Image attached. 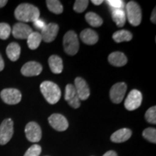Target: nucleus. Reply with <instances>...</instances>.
<instances>
[{"label":"nucleus","instance_id":"f8f14e48","mask_svg":"<svg viewBox=\"0 0 156 156\" xmlns=\"http://www.w3.org/2000/svg\"><path fill=\"white\" fill-rule=\"evenodd\" d=\"M58 30V25L56 23H51L49 24L46 25L41 30L42 40L46 43H50L55 40L57 36Z\"/></svg>","mask_w":156,"mask_h":156},{"label":"nucleus","instance_id":"20e7f679","mask_svg":"<svg viewBox=\"0 0 156 156\" xmlns=\"http://www.w3.org/2000/svg\"><path fill=\"white\" fill-rule=\"evenodd\" d=\"M126 17L133 26H138L142 21V10L136 2L130 1L126 5Z\"/></svg>","mask_w":156,"mask_h":156},{"label":"nucleus","instance_id":"a211bd4d","mask_svg":"<svg viewBox=\"0 0 156 156\" xmlns=\"http://www.w3.org/2000/svg\"><path fill=\"white\" fill-rule=\"evenodd\" d=\"M108 62L115 67H123L127 63V58L121 51H114L108 56Z\"/></svg>","mask_w":156,"mask_h":156},{"label":"nucleus","instance_id":"6ab92c4d","mask_svg":"<svg viewBox=\"0 0 156 156\" xmlns=\"http://www.w3.org/2000/svg\"><path fill=\"white\" fill-rule=\"evenodd\" d=\"M48 64L51 72L54 74H60L63 70V62L61 57L57 55H51L48 58Z\"/></svg>","mask_w":156,"mask_h":156},{"label":"nucleus","instance_id":"473e14b6","mask_svg":"<svg viewBox=\"0 0 156 156\" xmlns=\"http://www.w3.org/2000/svg\"><path fill=\"white\" fill-rule=\"evenodd\" d=\"M156 9H155V8L153 9V12H152V14H151V22L153 23H154V24H155L156 23V17H155V16H156Z\"/></svg>","mask_w":156,"mask_h":156},{"label":"nucleus","instance_id":"2eb2a0df","mask_svg":"<svg viewBox=\"0 0 156 156\" xmlns=\"http://www.w3.org/2000/svg\"><path fill=\"white\" fill-rule=\"evenodd\" d=\"M32 32V28L28 25L23 23L15 24L12 30L13 36L17 39H27Z\"/></svg>","mask_w":156,"mask_h":156},{"label":"nucleus","instance_id":"0eeeda50","mask_svg":"<svg viewBox=\"0 0 156 156\" xmlns=\"http://www.w3.org/2000/svg\"><path fill=\"white\" fill-rule=\"evenodd\" d=\"M2 100L7 104L15 105L20 102L22 94L17 89L6 88L2 90L0 93Z\"/></svg>","mask_w":156,"mask_h":156},{"label":"nucleus","instance_id":"dca6fc26","mask_svg":"<svg viewBox=\"0 0 156 156\" xmlns=\"http://www.w3.org/2000/svg\"><path fill=\"white\" fill-rule=\"evenodd\" d=\"M80 38L84 44L94 45L98 41V36L97 33L92 29L86 28L80 33Z\"/></svg>","mask_w":156,"mask_h":156},{"label":"nucleus","instance_id":"412c9836","mask_svg":"<svg viewBox=\"0 0 156 156\" xmlns=\"http://www.w3.org/2000/svg\"><path fill=\"white\" fill-rule=\"evenodd\" d=\"M112 17L118 27L122 28L126 23V13L123 9H114L112 13Z\"/></svg>","mask_w":156,"mask_h":156},{"label":"nucleus","instance_id":"c756f323","mask_svg":"<svg viewBox=\"0 0 156 156\" xmlns=\"http://www.w3.org/2000/svg\"><path fill=\"white\" fill-rule=\"evenodd\" d=\"M41 153V147L39 145L35 144L28 148L24 156H39Z\"/></svg>","mask_w":156,"mask_h":156},{"label":"nucleus","instance_id":"ddd939ff","mask_svg":"<svg viewBox=\"0 0 156 156\" xmlns=\"http://www.w3.org/2000/svg\"><path fill=\"white\" fill-rule=\"evenodd\" d=\"M75 88L80 101H85L88 98L90 91L86 81L82 77H77L75 80Z\"/></svg>","mask_w":156,"mask_h":156},{"label":"nucleus","instance_id":"39448f33","mask_svg":"<svg viewBox=\"0 0 156 156\" xmlns=\"http://www.w3.org/2000/svg\"><path fill=\"white\" fill-rule=\"evenodd\" d=\"M14 123L11 119H6L0 125V145H6L12 137Z\"/></svg>","mask_w":156,"mask_h":156},{"label":"nucleus","instance_id":"e433bc0d","mask_svg":"<svg viewBox=\"0 0 156 156\" xmlns=\"http://www.w3.org/2000/svg\"><path fill=\"white\" fill-rule=\"evenodd\" d=\"M7 2H7V0H0V8L5 7V6L7 5Z\"/></svg>","mask_w":156,"mask_h":156},{"label":"nucleus","instance_id":"4be33fe9","mask_svg":"<svg viewBox=\"0 0 156 156\" xmlns=\"http://www.w3.org/2000/svg\"><path fill=\"white\" fill-rule=\"evenodd\" d=\"M42 41V37L40 33L32 32L27 38V43L30 49L35 50L40 46Z\"/></svg>","mask_w":156,"mask_h":156},{"label":"nucleus","instance_id":"423d86ee","mask_svg":"<svg viewBox=\"0 0 156 156\" xmlns=\"http://www.w3.org/2000/svg\"><path fill=\"white\" fill-rule=\"evenodd\" d=\"M142 101V95L137 90H132L129 93L124 101V106L128 111L136 110L141 106Z\"/></svg>","mask_w":156,"mask_h":156},{"label":"nucleus","instance_id":"9d476101","mask_svg":"<svg viewBox=\"0 0 156 156\" xmlns=\"http://www.w3.org/2000/svg\"><path fill=\"white\" fill-rule=\"evenodd\" d=\"M49 124L54 129L58 132H64L67 130L69 123L67 119L60 114H53L48 119Z\"/></svg>","mask_w":156,"mask_h":156},{"label":"nucleus","instance_id":"f03ea898","mask_svg":"<svg viewBox=\"0 0 156 156\" xmlns=\"http://www.w3.org/2000/svg\"><path fill=\"white\" fill-rule=\"evenodd\" d=\"M40 89L45 99L50 104H55L61 98V90L53 82H43L40 85Z\"/></svg>","mask_w":156,"mask_h":156},{"label":"nucleus","instance_id":"cd10ccee","mask_svg":"<svg viewBox=\"0 0 156 156\" xmlns=\"http://www.w3.org/2000/svg\"><path fill=\"white\" fill-rule=\"evenodd\" d=\"M145 119L151 124H156V107L152 106L145 113Z\"/></svg>","mask_w":156,"mask_h":156},{"label":"nucleus","instance_id":"a878e982","mask_svg":"<svg viewBox=\"0 0 156 156\" xmlns=\"http://www.w3.org/2000/svg\"><path fill=\"white\" fill-rule=\"evenodd\" d=\"M12 32L11 27L9 24L5 23H0V39L6 40L9 37Z\"/></svg>","mask_w":156,"mask_h":156},{"label":"nucleus","instance_id":"f3484780","mask_svg":"<svg viewBox=\"0 0 156 156\" xmlns=\"http://www.w3.org/2000/svg\"><path fill=\"white\" fill-rule=\"evenodd\" d=\"M132 131L129 129L123 128L117 130L111 136V140L116 143H121L126 141L131 137Z\"/></svg>","mask_w":156,"mask_h":156},{"label":"nucleus","instance_id":"f257e3e1","mask_svg":"<svg viewBox=\"0 0 156 156\" xmlns=\"http://www.w3.org/2000/svg\"><path fill=\"white\" fill-rule=\"evenodd\" d=\"M40 11L36 6L28 3H23L18 5L15 10V17L23 23L35 22L39 19Z\"/></svg>","mask_w":156,"mask_h":156},{"label":"nucleus","instance_id":"7ed1b4c3","mask_svg":"<svg viewBox=\"0 0 156 156\" xmlns=\"http://www.w3.org/2000/svg\"><path fill=\"white\" fill-rule=\"evenodd\" d=\"M64 51L70 56H74L79 51L80 44L77 35L73 30H69L65 34L63 38Z\"/></svg>","mask_w":156,"mask_h":156},{"label":"nucleus","instance_id":"5701e85b","mask_svg":"<svg viewBox=\"0 0 156 156\" xmlns=\"http://www.w3.org/2000/svg\"><path fill=\"white\" fill-rule=\"evenodd\" d=\"M115 42L122 43L124 41H130L132 39V34L131 32L126 30H121L116 31L112 36Z\"/></svg>","mask_w":156,"mask_h":156},{"label":"nucleus","instance_id":"b1692460","mask_svg":"<svg viewBox=\"0 0 156 156\" xmlns=\"http://www.w3.org/2000/svg\"><path fill=\"white\" fill-rule=\"evenodd\" d=\"M85 20L90 25L94 27V28L100 27L103 24L102 18L93 12H90L85 15Z\"/></svg>","mask_w":156,"mask_h":156},{"label":"nucleus","instance_id":"7c9ffc66","mask_svg":"<svg viewBox=\"0 0 156 156\" xmlns=\"http://www.w3.org/2000/svg\"><path fill=\"white\" fill-rule=\"evenodd\" d=\"M106 3H108V5L114 9H122L124 7V2L122 0H107Z\"/></svg>","mask_w":156,"mask_h":156},{"label":"nucleus","instance_id":"c85d7f7f","mask_svg":"<svg viewBox=\"0 0 156 156\" xmlns=\"http://www.w3.org/2000/svg\"><path fill=\"white\" fill-rule=\"evenodd\" d=\"M89 2L87 0H77L74 5V10L77 12L81 13L86 9Z\"/></svg>","mask_w":156,"mask_h":156},{"label":"nucleus","instance_id":"1a4fd4ad","mask_svg":"<svg viewBox=\"0 0 156 156\" xmlns=\"http://www.w3.org/2000/svg\"><path fill=\"white\" fill-rule=\"evenodd\" d=\"M127 86L124 83L114 84L110 90L111 100L114 103H120L124 99Z\"/></svg>","mask_w":156,"mask_h":156},{"label":"nucleus","instance_id":"72a5a7b5","mask_svg":"<svg viewBox=\"0 0 156 156\" xmlns=\"http://www.w3.org/2000/svg\"><path fill=\"white\" fill-rule=\"evenodd\" d=\"M103 156H118V155H117V154L115 151H110L106 152V153H105Z\"/></svg>","mask_w":156,"mask_h":156},{"label":"nucleus","instance_id":"f704fd0d","mask_svg":"<svg viewBox=\"0 0 156 156\" xmlns=\"http://www.w3.org/2000/svg\"><path fill=\"white\" fill-rule=\"evenodd\" d=\"M5 68V62H4V60L2 57V55L0 54V72L2 71Z\"/></svg>","mask_w":156,"mask_h":156},{"label":"nucleus","instance_id":"9b49d317","mask_svg":"<svg viewBox=\"0 0 156 156\" xmlns=\"http://www.w3.org/2000/svg\"><path fill=\"white\" fill-rule=\"evenodd\" d=\"M64 99L73 108H78L80 106V100L76 92L75 86L72 84H68L65 87Z\"/></svg>","mask_w":156,"mask_h":156},{"label":"nucleus","instance_id":"4468645a","mask_svg":"<svg viewBox=\"0 0 156 156\" xmlns=\"http://www.w3.org/2000/svg\"><path fill=\"white\" fill-rule=\"evenodd\" d=\"M42 65L36 62H28L21 68V73L25 77L38 76L42 72Z\"/></svg>","mask_w":156,"mask_h":156},{"label":"nucleus","instance_id":"393cba45","mask_svg":"<svg viewBox=\"0 0 156 156\" xmlns=\"http://www.w3.org/2000/svg\"><path fill=\"white\" fill-rule=\"evenodd\" d=\"M46 2L48 10L54 14L59 15L63 12V6L58 0H47Z\"/></svg>","mask_w":156,"mask_h":156},{"label":"nucleus","instance_id":"c9c22d12","mask_svg":"<svg viewBox=\"0 0 156 156\" xmlns=\"http://www.w3.org/2000/svg\"><path fill=\"white\" fill-rule=\"evenodd\" d=\"M91 2L95 5H100L103 2V0H92Z\"/></svg>","mask_w":156,"mask_h":156},{"label":"nucleus","instance_id":"6e6552de","mask_svg":"<svg viewBox=\"0 0 156 156\" xmlns=\"http://www.w3.org/2000/svg\"><path fill=\"white\" fill-rule=\"evenodd\" d=\"M25 135L30 142H37L41 139L42 132L40 126L36 122H29L25 128Z\"/></svg>","mask_w":156,"mask_h":156},{"label":"nucleus","instance_id":"aec40b11","mask_svg":"<svg viewBox=\"0 0 156 156\" xmlns=\"http://www.w3.org/2000/svg\"><path fill=\"white\" fill-rule=\"evenodd\" d=\"M20 46L17 43L15 42L10 43L7 46V49H6V53H7V56L12 62H15L18 59L20 56Z\"/></svg>","mask_w":156,"mask_h":156},{"label":"nucleus","instance_id":"2f4dec72","mask_svg":"<svg viewBox=\"0 0 156 156\" xmlns=\"http://www.w3.org/2000/svg\"><path fill=\"white\" fill-rule=\"evenodd\" d=\"M34 23V26L36 27V28L41 29V30H42V29L45 27V25H46V23H45L44 21H43L42 20L38 19Z\"/></svg>","mask_w":156,"mask_h":156},{"label":"nucleus","instance_id":"bb28decb","mask_svg":"<svg viewBox=\"0 0 156 156\" xmlns=\"http://www.w3.org/2000/svg\"><path fill=\"white\" fill-rule=\"evenodd\" d=\"M142 135L146 140L153 143L156 142V129L155 128H147L142 132Z\"/></svg>","mask_w":156,"mask_h":156}]
</instances>
